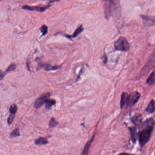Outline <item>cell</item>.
<instances>
[{"instance_id": "2e32d148", "label": "cell", "mask_w": 155, "mask_h": 155, "mask_svg": "<svg viewBox=\"0 0 155 155\" xmlns=\"http://www.w3.org/2000/svg\"><path fill=\"white\" fill-rule=\"evenodd\" d=\"M48 143V141L45 138H40L35 140V143L38 145H43Z\"/></svg>"}, {"instance_id": "e0dca14e", "label": "cell", "mask_w": 155, "mask_h": 155, "mask_svg": "<svg viewBox=\"0 0 155 155\" xmlns=\"http://www.w3.org/2000/svg\"><path fill=\"white\" fill-rule=\"evenodd\" d=\"M84 30L83 27V25H81L79 27H78L76 31H75V32H74L72 35L71 36H66V37L68 38H76L78 35H79L80 34L81 32H82Z\"/></svg>"}, {"instance_id": "3957f363", "label": "cell", "mask_w": 155, "mask_h": 155, "mask_svg": "<svg viewBox=\"0 0 155 155\" xmlns=\"http://www.w3.org/2000/svg\"><path fill=\"white\" fill-rule=\"evenodd\" d=\"M114 47L117 51L127 52L130 49V45L127 40L123 36H121L115 41Z\"/></svg>"}, {"instance_id": "83f0119b", "label": "cell", "mask_w": 155, "mask_h": 155, "mask_svg": "<svg viewBox=\"0 0 155 155\" xmlns=\"http://www.w3.org/2000/svg\"><path fill=\"white\" fill-rule=\"evenodd\" d=\"M133 155V154H132V155Z\"/></svg>"}, {"instance_id": "484cf974", "label": "cell", "mask_w": 155, "mask_h": 155, "mask_svg": "<svg viewBox=\"0 0 155 155\" xmlns=\"http://www.w3.org/2000/svg\"><path fill=\"white\" fill-rule=\"evenodd\" d=\"M117 155H131L130 154L128 153H125V152H123V153H120V154H118Z\"/></svg>"}, {"instance_id": "9a60e30c", "label": "cell", "mask_w": 155, "mask_h": 155, "mask_svg": "<svg viewBox=\"0 0 155 155\" xmlns=\"http://www.w3.org/2000/svg\"><path fill=\"white\" fill-rule=\"evenodd\" d=\"M155 72L153 71L150 74L148 79L146 80V83L149 85L153 86L155 84Z\"/></svg>"}, {"instance_id": "603a6c76", "label": "cell", "mask_w": 155, "mask_h": 155, "mask_svg": "<svg viewBox=\"0 0 155 155\" xmlns=\"http://www.w3.org/2000/svg\"><path fill=\"white\" fill-rule=\"evenodd\" d=\"M15 115H14L10 114L9 117L8 118L7 123L9 125L11 124L13 121L14 119Z\"/></svg>"}, {"instance_id": "7402d4cb", "label": "cell", "mask_w": 155, "mask_h": 155, "mask_svg": "<svg viewBox=\"0 0 155 155\" xmlns=\"http://www.w3.org/2000/svg\"><path fill=\"white\" fill-rule=\"evenodd\" d=\"M16 68V65L14 63H12L9 66V67H8L7 70H6V72L7 73L8 72H11L13 71Z\"/></svg>"}, {"instance_id": "6da1fadb", "label": "cell", "mask_w": 155, "mask_h": 155, "mask_svg": "<svg viewBox=\"0 0 155 155\" xmlns=\"http://www.w3.org/2000/svg\"><path fill=\"white\" fill-rule=\"evenodd\" d=\"M155 126V121L152 118H150L144 121L142 125V130L139 132L138 140L141 146L145 145L151 138Z\"/></svg>"}, {"instance_id": "ac0fdd59", "label": "cell", "mask_w": 155, "mask_h": 155, "mask_svg": "<svg viewBox=\"0 0 155 155\" xmlns=\"http://www.w3.org/2000/svg\"><path fill=\"white\" fill-rule=\"evenodd\" d=\"M20 136V132H19V129L15 128L10 134V138H15V137H17V136Z\"/></svg>"}, {"instance_id": "7a4b0ae2", "label": "cell", "mask_w": 155, "mask_h": 155, "mask_svg": "<svg viewBox=\"0 0 155 155\" xmlns=\"http://www.w3.org/2000/svg\"><path fill=\"white\" fill-rule=\"evenodd\" d=\"M120 1H105L103 8L107 17L110 15L116 17L121 15Z\"/></svg>"}, {"instance_id": "277c9868", "label": "cell", "mask_w": 155, "mask_h": 155, "mask_svg": "<svg viewBox=\"0 0 155 155\" xmlns=\"http://www.w3.org/2000/svg\"><path fill=\"white\" fill-rule=\"evenodd\" d=\"M141 97V94L138 91H134L128 96V107H132L136 104Z\"/></svg>"}, {"instance_id": "7c38bea8", "label": "cell", "mask_w": 155, "mask_h": 155, "mask_svg": "<svg viewBox=\"0 0 155 155\" xmlns=\"http://www.w3.org/2000/svg\"><path fill=\"white\" fill-rule=\"evenodd\" d=\"M95 135H94L91 138V140H89L88 142H87V144H86V146H85V148L84 149L83 151V153L81 155H88V152H89V149L90 148L91 145V143L93 141L94 139L95 138Z\"/></svg>"}, {"instance_id": "d4e9b609", "label": "cell", "mask_w": 155, "mask_h": 155, "mask_svg": "<svg viewBox=\"0 0 155 155\" xmlns=\"http://www.w3.org/2000/svg\"><path fill=\"white\" fill-rule=\"evenodd\" d=\"M6 73H7L6 72H1L0 73V80H1L4 78Z\"/></svg>"}, {"instance_id": "ffe728a7", "label": "cell", "mask_w": 155, "mask_h": 155, "mask_svg": "<svg viewBox=\"0 0 155 155\" xmlns=\"http://www.w3.org/2000/svg\"><path fill=\"white\" fill-rule=\"evenodd\" d=\"M18 108L17 105L15 104H13L10 107V112L11 114L14 115H15V113H17V111Z\"/></svg>"}, {"instance_id": "52a82bcc", "label": "cell", "mask_w": 155, "mask_h": 155, "mask_svg": "<svg viewBox=\"0 0 155 155\" xmlns=\"http://www.w3.org/2000/svg\"><path fill=\"white\" fill-rule=\"evenodd\" d=\"M129 94L127 93H123L121 94V101H120V106L121 109H123L124 107H128V103Z\"/></svg>"}, {"instance_id": "4316f807", "label": "cell", "mask_w": 155, "mask_h": 155, "mask_svg": "<svg viewBox=\"0 0 155 155\" xmlns=\"http://www.w3.org/2000/svg\"><path fill=\"white\" fill-rule=\"evenodd\" d=\"M1 72V70H0V73Z\"/></svg>"}, {"instance_id": "8992f818", "label": "cell", "mask_w": 155, "mask_h": 155, "mask_svg": "<svg viewBox=\"0 0 155 155\" xmlns=\"http://www.w3.org/2000/svg\"><path fill=\"white\" fill-rule=\"evenodd\" d=\"M143 23L146 26H153L155 25V18L154 17L148 15H141Z\"/></svg>"}, {"instance_id": "4fadbf2b", "label": "cell", "mask_w": 155, "mask_h": 155, "mask_svg": "<svg viewBox=\"0 0 155 155\" xmlns=\"http://www.w3.org/2000/svg\"><path fill=\"white\" fill-rule=\"evenodd\" d=\"M146 111L149 114H152L154 113L155 111V101L154 100H152L151 102H150V103L146 109Z\"/></svg>"}, {"instance_id": "5bb4252c", "label": "cell", "mask_w": 155, "mask_h": 155, "mask_svg": "<svg viewBox=\"0 0 155 155\" xmlns=\"http://www.w3.org/2000/svg\"><path fill=\"white\" fill-rule=\"evenodd\" d=\"M56 103V101L53 99H47L45 101L46 109L49 110L52 106H54Z\"/></svg>"}, {"instance_id": "ba28073f", "label": "cell", "mask_w": 155, "mask_h": 155, "mask_svg": "<svg viewBox=\"0 0 155 155\" xmlns=\"http://www.w3.org/2000/svg\"><path fill=\"white\" fill-rule=\"evenodd\" d=\"M49 7L50 5L43 7L24 6L22 7V8L25 9V10H30V11H40V12H43L46 11L47 8H48Z\"/></svg>"}, {"instance_id": "cb8c5ba5", "label": "cell", "mask_w": 155, "mask_h": 155, "mask_svg": "<svg viewBox=\"0 0 155 155\" xmlns=\"http://www.w3.org/2000/svg\"><path fill=\"white\" fill-rule=\"evenodd\" d=\"M101 60L104 64L107 63V55L105 53L101 57Z\"/></svg>"}, {"instance_id": "8fae6325", "label": "cell", "mask_w": 155, "mask_h": 155, "mask_svg": "<svg viewBox=\"0 0 155 155\" xmlns=\"http://www.w3.org/2000/svg\"><path fill=\"white\" fill-rule=\"evenodd\" d=\"M40 68H44L46 70H55L60 67V66H52L51 65L46 63H40L38 66Z\"/></svg>"}, {"instance_id": "d6986e66", "label": "cell", "mask_w": 155, "mask_h": 155, "mask_svg": "<svg viewBox=\"0 0 155 155\" xmlns=\"http://www.w3.org/2000/svg\"><path fill=\"white\" fill-rule=\"evenodd\" d=\"M58 122L56 121L55 118H52L49 123V127L50 128L55 127L58 125Z\"/></svg>"}, {"instance_id": "9c48e42d", "label": "cell", "mask_w": 155, "mask_h": 155, "mask_svg": "<svg viewBox=\"0 0 155 155\" xmlns=\"http://www.w3.org/2000/svg\"><path fill=\"white\" fill-rule=\"evenodd\" d=\"M129 130H130L131 139L132 140V142L133 143H135L136 141H137L138 137L136 127H131L129 128Z\"/></svg>"}, {"instance_id": "5b68a950", "label": "cell", "mask_w": 155, "mask_h": 155, "mask_svg": "<svg viewBox=\"0 0 155 155\" xmlns=\"http://www.w3.org/2000/svg\"><path fill=\"white\" fill-rule=\"evenodd\" d=\"M50 97V93H43L36 100L34 105V107L36 109H39L42 107L45 102L46 99H48Z\"/></svg>"}, {"instance_id": "44dd1931", "label": "cell", "mask_w": 155, "mask_h": 155, "mask_svg": "<svg viewBox=\"0 0 155 155\" xmlns=\"http://www.w3.org/2000/svg\"><path fill=\"white\" fill-rule=\"evenodd\" d=\"M40 30L42 33V35H45L48 32V27L45 25H43L41 28H40Z\"/></svg>"}, {"instance_id": "30bf717a", "label": "cell", "mask_w": 155, "mask_h": 155, "mask_svg": "<svg viewBox=\"0 0 155 155\" xmlns=\"http://www.w3.org/2000/svg\"><path fill=\"white\" fill-rule=\"evenodd\" d=\"M131 121H132L135 125H139L142 123V115L139 114L135 115L134 117H132L131 119Z\"/></svg>"}]
</instances>
